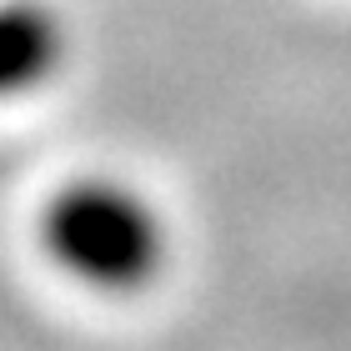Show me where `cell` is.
Masks as SVG:
<instances>
[{"label": "cell", "mask_w": 351, "mask_h": 351, "mask_svg": "<svg viewBox=\"0 0 351 351\" xmlns=\"http://www.w3.org/2000/svg\"><path fill=\"white\" fill-rule=\"evenodd\" d=\"M36 241L60 276L90 291H141L171 256L166 216L121 176H75L40 206Z\"/></svg>", "instance_id": "cell-1"}, {"label": "cell", "mask_w": 351, "mask_h": 351, "mask_svg": "<svg viewBox=\"0 0 351 351\" xmlns=\"http://www.w3.org/2000/svg\"><path fill=\"white\" fill-rule=\"evenodd\" d=\"M71 30L51 0H0V106L30 101L66 71Z\"/></svg>", "instance_id": "cell-2"}]
</instances>
